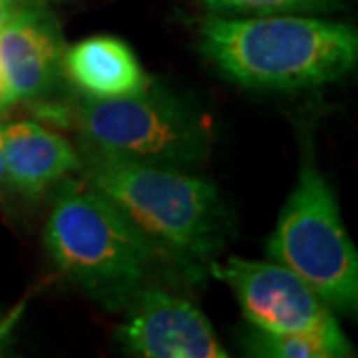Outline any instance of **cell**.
I'll list each match as a JSON object with an SVG mask.
<instances>
[{
	"instance_id": "6da1fadb",
	"label": "cell",
	"mask_w": 358,
	"mask_h": 358,
	"mask_svg": "<svg viewBox=\"0 0 358 358\" xmlns=\"http://www.w3.org/2000/svg\"><path fill=\"white\" fill-rule=\"evenodd\" d=\"M80 159L90 187L117 205L179 273L189 279L209 273L235 233L233 213L215 183L86 148H80Z\"/></svg>"
},
{
	"instance_id": "7a4b0ae2",
	"label": "cell",
	"mask_w": 358,
	"mask_h": 358,
	"mask_svg": "<svg viewBox=\"0 0 358 358\" xmlns=\"http://www.w3.org/2000/svg\"><path fill=\"white\" fill-rule=\"evenodd\" d=\"M199 52L225 80L249 90L317 88L348 74L358 60L352 26L296 14L209 16Z\"/></svg>"
},
{
	"instance_id": "3957f363",
	"label": "cell",
	"mask_w": 358,
	"mask_h": 358,
	"mask_svg": "<svg viewBox=\"0 0 358 358\" xmlns=\"http://www.w3.org/2000/svg\"><path fill=\"white\" fill-rule=\"evenodd\" d=\"M44 245L56 268L94 303L124 313L154 285L166 255L106 195L66 185L52 205Z\"/></svg>"
},
{
	"instance_id": "277c9868",
	"label": "cell",
	"mask_w": 358,
	"mask_h": 358,
	"mask_svg": "<svg viewBox=\"0 0 358 358\" xmlns=\"http://www.w3.org/2000/svg\"><path fill=\"white\" fill-rule=\"evenodd\" d=\"M72 115L80 148L134 164L192 173L203 166L211 148L203 117L154 82L120 98L84 96Z\"/></svg>"
},
{
	"instance_id": "5b68a950",
	"label": "cell",
	"mask_w": 358,
	"mask_h": 358,
	"mask_svg": "<svg viewBox=\"0 0 358 358\" xmlns=\"http://www.w3.org/2000/svg\"><path fill=\"white\" fill-rule=\"evenodd\" d=\"M271 261L291 268L336 313L358 307V253L346 235L333 187L313 155H305L296 185L267 243Z\"/></svg>"
},
{
	"instance_id": "8992f818",
	"label": "cell",
	"mask_w": 358,
	"mask_h": 358,
	"mask_svg": "<svg viewBox=\"0 0 358 358\" xmlns=\"http://www.w3.org/2000/svg\"><path fill=\"white\" fill-rule=\"evenodd\" d=\"M209 275L235 293L247 322L259 331H307L334 319L333 310L307 282L275 261L215 259L209 265Z\"/></svg>"
},
{
	"instance_id": "52a82bcc",
	"label": "cell",
	"mask_w": 358,
	"mask_h": 358,
	"mask_svg": "<svg viewBox=\"0 0 358 358\" xmlns=\"http://www.w3.org/2000/svg\"><path fill=\"white\" fill-rule=\"evenodd\" d=\"M124 313L128 317L117 327L115 338L131 357H229L201 308L157 285L145 287Z\"/></svg>"
},
{
	"instance_id": "ba28073f",
	"label": "cell",
	"mask_w": 358,
	"mask_h": 358,
	"mask_svg": "<svg viewBox=\"0 0 358 358\" xmlns=\"http://www.w3.org/2000/svg\"><path fill=\"white\" fill-rule=\"evenodd\" d=\"M64 36L42 2H24L0 30V60L10 106L50 96L64 76Z\"/></svg>"
},
{
	"instance_id": "9c48e42d",
	"label": "cell",
	"mask_w": 358,
	"mask_h": 358,
	"mask_svg": "<svg viewBox=\"0 0 358 358\" xmlns=\"http://www.w3.org/2000/svg\"><path fill=\"white\" fill-rule=\"evenodd\" d=\"M0 138L6 179L26 197H38L82 166L70 141L36 122H13L0 129Z\"/></svg>"
},
{
	"instance_id": "30bf717a",
	"label": "cell",
	"mask_w": 358,
	"mask_h": 358,
	"mask_svg": "<svg viewBox=\"0 0 358 358\" xmlns=\"http://www.w3.org/2000/svg\"><path fill=\"white\" fill-rule=\"evenodd\" d=\"M64 74L88 98H120L150 86L138 56L115 36H90L64 52Z\"/></svg>"
},
{
	"instance_id": "8fae6325",
	"label": "cell",
	"mask_w": 358,
	"mask_h": 358,
	"mask_svg": "<svg viewBox=\"0 0 358 358\" xmlns=\"http://www.w3.org/2000/svg\"><path fill=\"white\" fill-rule=\"evenodd\" d=\"M243 348L253 357L265 358H346L355 355L338 320L291 333H267L251 327L241 336Z\"/></svg>"
},
{
	"instance_id": "7c38bea8",
	"label": "cell",
	"mask_w": 358,
	"mask_h": 358,
	"mask_svg": "<svg viewBox=\"0 0 358 358\" xmlns=\"http://www.w3.org/2000/svg\"><path fill=\"white\" fill-rule=\"evenodd\" d=\"M215 13L229 14H293L329 13L338 8L341 0H201Z\"/></svg>"
},
{
	"instance_id": "4fadbf2b",
	"label": "cell",
	"mask_w": 358,
	"mask_h": 358,
	"mask_svg": "<svg viewBox=\"0 0 358 358\" xmlns=\"http://www.w3.org/2000/svg\"><path fill=\"white\" fill-rule=\"evenodd\" d=\"M26 0H0V30L13 20V16L24 4Z\"/></svg>"
},
{
	"instance_id": "5bb4252c",
	"label": "cell",
	"mask_w": 358,
	"mask_h": 358,
	"mask_svg": "<svg viewBox=\"0 0 358 358\" xmlns=\"http://www.w3.org/2000/svg\"><path fill=\"white\" fill-rule=\"evenodd\" d=\"M10 102H8V92H6V78H4V68H2V60H0V112L8 110Z\"/></svg>"
},
{
	"instance_id": "9a60e30c",
	"label": "cell",
	"mask_w": 358,
	"mask_h": 358,
	"mask_svg": "<svg viewBox=\"0 0 358 358\" xmlns=\"http://www.w3.org/2000/svg\"><path fill=\"white\" fill-rule=\"evenodd\" d=\"M6 179V171H4V157H2V138H0V183Z\"/></svg>"
},
{
	"instance_id": "2e32d148",
	"label": "cell",
	"mask_w": 358,
	"mask_h": 358,
	"mask_svg": "<svg viewBox=\"0 0 358 358\" xmlns=\"http://www.w3.org/2000/svg\"><path fill=\"white\" fill-rule=\"evenodd\" d=\"M4 324H6V320L2 319V315H0V336H2V333H4Z\"/></svg>"
},
{
	"instance_id": "e0dca14e",
	"label": "cell",
	"mask_w": 358,
	"mask_h": 358,
	"mask_svg": "<svg viewBox=\"0 0 358 358\" xmlns=\"http://www.w3.org/2000/svg\"><path fill=\"white\" fill-rule=\"evenodd\" d=\"M26 2H42L44 4V2H50V0H26Z\"/></svg>"
}]
</instances>
